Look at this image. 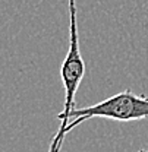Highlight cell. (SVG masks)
Masks as SVG:
<instances>
[{"label": "cell", "instance_id": "cell-1", "mask_svg": "<svg viewBox=\"0 0 148 152\" xmlns=\"http://www.w3.org/2000/svg\"><path fill=\"white\" fill-rule=\"evenodd\" d=\"M69 3V45L68 53L60 67V77L65 88V105L63 110L57 114L60 126L52 139L50 151L57 152L62 149L65 140V130L71 121V113L75 108V95L85 75V61L79 48V34H78V19H76V3L75 0H68Z\"/></svg>", "mask_w": 148, "mask_h": 152}, {"label": "cell", "instance_id": "cell-2", "mask_svg": "<svg viewBox=\"0 0 148 152\" xmlns=\"http://www.w3.org/2000/svg\"><path fill=\"white\" fill-rule=\"evenodd\" d=\"M91 118H109L117 121H135L148 118V96L136 95L130 89L114 94L84 108L75 107L71 113V121L66 126L65 134L72 132L82 121Z\"/></svg>", "mask_w": 148, "mask_h": 152}]
</instances>
